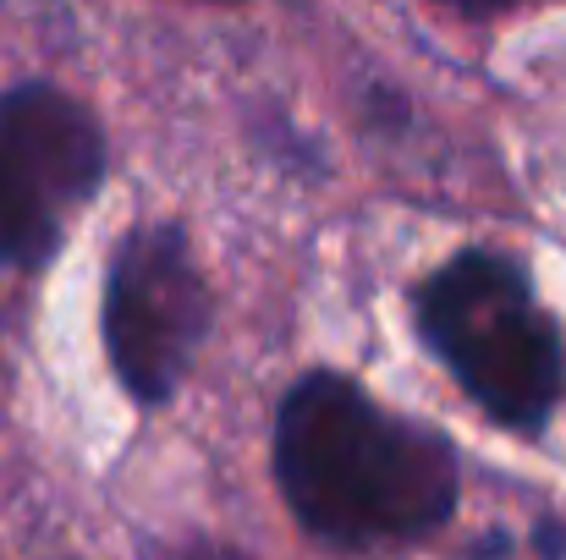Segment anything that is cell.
<instances>
[{"instance_id":"obj_4","label":"cell","mask_w":566,"mask_h":560,"mask_svg":"<svg viewBox=\"0 0 566 560\" xmlns=\"http://www.w3.org/2000/svg\"><path fill=\"white\" fill-rule=\"evenodd\" d=\"M209 330V292L177 225H133L105 275V347L138 401H166Z\"/></svg>"},{"instance_id":"obj_1","label":"cell","mask_w":566,"mask_h":560,"mask_svg":"<svg viewBox=\"0 0 566 560\" xmlns=\"http://www.w3.org/2000/svg\"><path fill=\"white\" fill-rule=\"evenodd\" d=\"M275 478L297 522L369 550L440 528L457 506V456L446 434L375 406L342 373H308L275 418Z\"/></svg>"},{"instance_id":"obj_5","label":"cell","mask_w":566,"mask_h":560,"mask_svg":"<svg viewBox=\"0 0 566 560\" xmlns=\"http://www.w3.org/2000/svg\"><path fill=\"white\" fill-rule=\"evenodd\" d=\"M171 560H248V556H237L226 545H188V550H177Z\"/></svg>"},{"instance_id":"obj_2","label":"cell","mask_w":566,"mask_h":560,"mask_svg":"<svg viewBox=\"0 0 566 560\" xmlns=\"http://www.w3.org/2000/svg\"><path fill=\"white\" fill-rule=\"evenodd\" d=\"M418 330L479 406L512 429H539L562 401V330L501 253H457L418 292Z\"/></svg>"},{"instance_id":"obj_3","label":"cell","mask_w":566,"mask_h":560,"mask_svg":"<svg viewBox=\"0 0 566 560\" xmlns=\"http://www.w3.org/2000/svg\"><path fill=\"white\" fill-rule=\"evenodd\" d=\"M105 177L94 116L50 83L0 94V264L33 270L55 253L66 214Z\"/></svg>"}]
</instances>
